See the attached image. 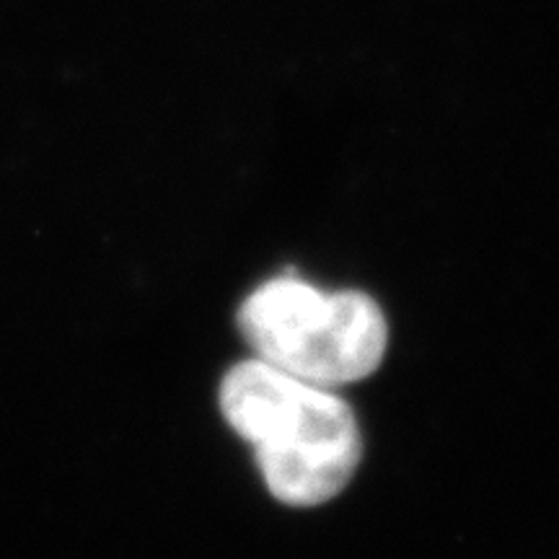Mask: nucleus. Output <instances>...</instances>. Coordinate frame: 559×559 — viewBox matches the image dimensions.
Returning <instances> with one entry per match:
<instances>
[{"label":"nucleus","mask_w":559,"mask_h":559,"mask_svg":"<svg viewBox=\"0 0 559 559\" xmlns=\"http://www.w3.org/2000/svg\"><path fill=\"white\" fill-rule=\"evenodd\" d=\"M221 412L254 449L272 498L313 508L337 498L362 456L358 417L334 389L300 381L262 360L223 376Z\"/></svg>","instance_id":"1"},{"label":"nucleus","mask_w":559,"mask_h":559,"mask_svg":"<svg viewBox=\"0 0 559 559\" xmlns=\"http://www.w3.org/2000/svg\"><path fill=\"white\" fill-rule=\"evenodd\" d=\"M236 321L257 360L324 389L368 379L389 345L386 317L373 298L326 293L296 275L262 283Z\"/></svg>","instance_id":"2"}]
</instances>
